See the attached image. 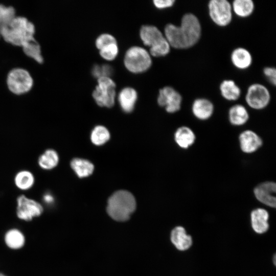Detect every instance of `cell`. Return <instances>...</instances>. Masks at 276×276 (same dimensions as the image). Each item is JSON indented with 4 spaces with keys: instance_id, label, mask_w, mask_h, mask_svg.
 <instances>
[{
    "instance_id": "obj_36",
    "label": "cell",
    "mask_w": 276,
    "mask_h": 276,
    "mask_svg": "<svg viewBox=\"0 0 276 276\" xmlns=\"http://www.w3.org/2000/svg\"><path fill=\"white\" fill-rule=\"evenodd\" d=\"M0 276H8V275L5 274L3 272H0Z\"/></svg>"
},
{
    "instance_id": "obj_26",
    "label": "cell",
    "mask_w": 276,
    "mask_h": 276,
    "mask_svg": "<svg viewBox=\"0 0 276 276\" xmlns=\"http://www.w3.org/2000/svg\"><path fill=\"white\" fill-rule=\"evenodd\" d=\"M35 178L33 174L27 170L19 171L14 177V183L17 188L21 190H28L34 184Z\"/></svg>"
},
{
    "instance_id": "obj_31",
    "label": "cell",
    "mask_w": 276,
    "mask_h": 276,
    "mask_svg": "<svg viewBox=\"0 0 276 276\" xmlns=\"http://www.w3.org/2000/svg\"><path fill=\"white\" fill-rule=\"evenodd\" d=\"M112 73V68L108 64L95 65L92 68V74L98 79L101 77H109Z\"/></svg>"
},
{
    "instance_id": "obj_30",
    "label": "cell",
    "mask_w": 276,
    "mask_h": 276,
    "mask_svg": "<svg viewBox=\"0 0 276 276\" xmlns=\"http://www.w3.org/2000/svg\"><path fill=\"white\" fill-rule=\"evenodd\" d=\"M100 50V54L104 59L112 60L117 56L118 48L117 43L108 44Z\"/></svg>"
},
{
    "instance_id": "obj_18",
    "label": "cell",
    "mask_w": 276,
    "mask_h": 276,
    "mask_svg": "<svg viewBox=\"0 0 276 276\" xmlns=\"http://www.w3.org/2000/svg\"><path fill=\"white\" fill-rule=\"evenodd\" d=\"M174 137L176 144L183 149L190 148L196 140V135L193 130L186 126L178 128L174 133Z\"/></svg>"
},
{
    "instance_id": "obj_7",
    "label": "cell",
    "mask_w": 276,
    "mask_h": 276,
    "mask_svg": "<svg viewBox=\"0 0 276 276\" xmlns=\"http://www.w3.org/2000/svg\"><path fill=\"white\" fill-rule=\"evenodd\" d=\"M43 211L39 202L24 195L18 196L16 199V216L20 221L30 222L41 216Z\"/></svg>"
},
{
    "instance_id": "obj_15",
    "label": "cell",
    "mask_w": 276,
    "mask_h": 276,
    "mask_svg": "<svg viewBox=\"0 0 276 276\" xmlns=\"http://www.w3.org/2000/svg\"><path fill=\"white\" fill-rule=\"evenodd\" d=\"M268 212L263 208H257L250 214L251 226L254 231L258 234L266 232L269 227L268 222Z\"/></svg>"
},
{
    "instance_id": "obj_16",
    "label": "cell",
    "mask_w": 276,
    "mask_h": 276,
    "mask_svg": "<svg viewBox=\"0 0 276 276\" xmlns=\"http://www.w3.org/2000/svg\"><path fill=\"white\" fill-rule=\"evenodd\" d=\"M6 246L10 249L17 250L22 248L26 242L24 233L19 229L13 227L7 230L4 236Z\"/></svg>"
},
{
    "instance_id": "obj_28",
    "label": "cell",
    "mask_w": 276,
    "mask_h": 276,
    "mask_svg": "<svg viewBox=\"0 0 276 276\" xmlns=\"http://www.w3.org/2000/svg\"><path fill=\"white\" fill-rule=\"evenodd\" d=\"M110 134L108 130L104 126H97L94 128L91 133L90 139L96 145H101L108 141Z\"/></svg>"
},
{
    "instance_id": "obj_22",
    "label": "cell",
    "mask_w": 276,
    "mask_h": 276,
    "mask_svg": "<svg viewBox=\"0 0 276 276\" xmlns=\"http://www.w3.org/2000/svg\"><path fill=\"white\" fill-rule=\"evenodd\" d=\"M220 94L225 100L229 101L237 100L240 97L241 91L240 87L232 80H224L219 86Z\"/></svg>"
},
{
    "instance_id": "obj_9",
    "label": "cell",
    "mask_w": 276,
    "mask_h": 276,
    "mask_svg": "<svg viewBox=\"0 0 276 276\" xmlns=\"http://www.w3.org/2000/svg\"><path fill=\"white\" fill-rule=\"evenodd\" d=\"M209 14L211 20L219 27H225L232 20L231 4L227 0H211L208 5Z\"/></svg>"
},
{
    "instance_id": "obj_14",
    "label": "cell",
    "mask_w": 276,
    "mask_h": 276,
    "mask_svg": "<svg viewBox=\"0 0 276 276\" xmlns=\"http://www.w3.org/2000/svg\"><path fill=\"white\" fill-rule=\"evenodd\" d=\"M192 112L194 117L198 120L204 121L210 119L214 111L213 103L205 98H197L192 105Z\"/></svg>"
},
{
    "instance_id": "obj_12",
    "label": "cell",
    "mask_w": 276,
    "mask_h": 276,
    "mask_svg": "<svg viewBox=\"0 0 276 276\" xmlns=\"http://www.w3.org/2000/svg\"><path fill=\"white\" fill-rule=\"evenodd\" d=\"M276 183L267 181L258 185L254 189L256 199L261 203L271 208L276 205Z\"/></svg>"
},
{
    "instance_id": "obj_37",
    "label": "cell",
    "mask_w": 276,
    "mask_h": 276,
    "mask_svg": "<svg viewBox=\"0 0 276 276\" xmlns=\"http://www.w3.org/2000/svg\"><path fill=\"white\" fill-rule=\"evenodd\" d=\"M273 262H274V264H275V256H274V258H273Z\"/></svg>"
},
{
    "instance_id": "obj_3",
    "label": "cell",
    "mask_w": 276,
    "mask_h": 276,
    "mask_svg": "<svg viewBox=\"0 0 276 276\" xmlns=\"http://www.w3.org/2000/svg\"><path fill=\"white\" fill-rule=\"evenodd\" d=\"M136 208L135 199L128 191L120 190L114 193L108 200L107 212L114 220H127Z\"/></svg>"
},
{
    "instance_id": "obj_10",
    "label": "cell",
    "mask_w": 276,
    "mask_h": 276,
    "mask_svg": "<svg viewBox=\"0 0 276 276\" xmlns=\"http://www.w3.org/2000/svg\"><path fill=\"white\" fill-rule=\"evenodd\" d=\"M270 99L268 89L260 83H254L249 85L245 98L248 106L255 110H261L266 107L270 103Z\"/></svg>"
},
{
    "instance_id": "obj_23",
    "label": "cell",
    "mask_w": 276,
    "mask_h": 276,
    "mask_svg": "<svg viewBox=\"0 0 276 276\" xmlns=\"http://www.w3.org/2000/svg\"><path fill=\"white\" fill-rule=\"evenodd\" d=\"M59 157L54 149H47L38 159L39 166L44 170H50L55 168L59 163Z\"/></svg>"
},
{
    "instance_id": "obj_6",
    "label": "cell",
    "mask_w": 276,
    "mask_h": 276,
    "mask_svg": "<svg viewBox=\"0 0 276 276\" xmlns=\"http://www.w3.org/2000/svg\"><path fill=\"white\" fill-rule=\"evenodd\" d=\"M124 64L130 72L138 73L145 72L151 65V59L147 51L140 47H132L126 52Z\"/></svg>"
},
{
    "instance_id": "obj_20",
    "label": "cell",
    "mask_w": 276,
    "mask_h": 276,
    "mask_svg": "<svg viewBox=\"0 0 276 276\" xmlns=\"http://www.w3.org/2000/svg\"><path fill=\"white\" fill-rule=\"evenodd\" d=\"M228 117L232 125L240 126L247 122L249 116L245 107L241 104H235L228 110Z\"/></svg>"
},
{
    "instance_id": "obj_25",
    "label": "cell",
    "mask_w": 276,
    "mask_h": 276,
    "mask_svg": "<svg viewBox=\"0 0 276 276\" xmlns=\"http://www.w3.org/2000/svg\"><path fill=\"white\" fill-rule=\"evenodd\" d=\"M71 166L77 175L80 178L91 175L94 171L93 164L87 160L75 158L72 160Z\"/></svg>"
},
{
    "instance_id": "obj_29",
    "label": "cell",
    "mask_w": 276,
    "mask_h": 276,
    "mask_svg": "<svg viewBox=\"0 0 276 276\" xmlns=\"http://www.w3.org/2000/svg\"><path fill=\"white\" fill-rule=\"evenodd\" d=\"M16 16V12L12 6H7L0 4V38L1 33Z\"/></svg>"
},
{
    "instance_id": "obj_13",
    "label": "cell",
    "mask_w": 276,
    "mask_h": 276,
    "mask_svg": "<svg viewBox=\"0 0 276 276\" xmlns=\"http://www.w3.org/2000/svg\"><path fill=\"white\" fill-rule=\"evenodd\" d=\"M239 142L241 151L246 154L256 152L263 145L262 139L259 134L249 129L240 133Z\"/></svg>"
},
{
    "instance_id": "obj_2",
    "label": "cell",
    "mask_w": 276,
    "mask_h": 276,
    "mask_svg": "<svg viewBox=\"0 0 276 276\" xmlns=\"http://www.w3.org/2000/svg\"><path fill=\"white\" fill-rule=\"evenodd\" d=\"M35 27L27 17L15 16L11 21L3 29L1 38L6 42L21 47L27 42L35 39Z\"/></svg>"
},
{
    "instance_id": "obj_33",
    "label": "cell",
    "mask_w": 276,
    "mask_h": 276,
    "mask_svg": "<svg viewBox=\"0 0 276 276\" xmlns=\"http://www.w3.org/2000/svg\"><path fill=\"white\" fill-rule=\"evenodd\" d=\"M263 73L268 81L274 86L276 84V70L273 67H265Z\"/></svg>"
},
{
    "instance_id": "obj_32",
    "label": "cell",
    "mask_w": 276,
    "mask_h": 276,
    "mask_svg": "<svg viewBox=\"0 0 276 276\" xmlns=\"http://www.w3.org/2000/svg\"><path fill=\"white\" fill-rule=\"evenodd\" d=\"M113 43H117L113 36L108 34H103L99 36L96 41L97 48L100 50L104 47Z\"/></svg>"
},
{
    "instance_id": "obj_1",
    "label": "cell",
    "mask_w": 276,
    "mask_h": 276,
    "mask_svg": "<svg viewBox=\"0 0 276 276\" xmlns=\"http://www.w3.org/2000/svg\"><path fill=\"white\" fill-rule=\"evenodd\" d=\"M165 37L170 46L177 49H187L195 45L201 35V26L197 17L188 13L183 15L179 26L167 25Z\"/></svg>"
},
{
    "instance_id": "obj_11",
    "label": "cell",
    "mask_w": 276,
    "mask_h": 276,
    "mask_svg": "<svg viewBox=\"0 0 276 276\" xmlns=\"http://www.w3.org/2000/svg\"><path fill=\"white\" fill-rule=\"evenodd\" d=\"M182 98L181 95L174 88L165 86L159 91L157 102L164 107L169 113H175L180 109Z\"/></svg>"
},
{
    "instance_id": "obj_5",
    "label": "cell",
    "mask_w": 276,
    "mask_h": 276,
    "mask_svg": "<svg viewBox=\"0 0 276 276\" xmlns=\"http://www.w3.org/2000/svg\"><path fill=\"white\" fill-rule=\"evenodd\" d=\"M6 84L8 89L12 94L21 95L31 90L34 80L28 70L22 67H15L8 73Z\"/></svg>"
},
{
    "instance_id": "obj_35",
    "label": "cell",
    "mask_w": 276,
    "mask_h": 276,
    "mask_svg": "<svg viewBox=\"0 0 276 276\" xmlns=\"http://www.w3.org/2000/svg\"><path fill=\"white\" fill-rule=\"evenodd\" d=\"M42 201L46 205L51 207L54 204L55 198L51 192H47L42 196Z\"/></svg>"
},
{
    "instance_id": "obj_21",
    "label": "cell",
    "mask_w": 276,
    "mask_h": 276,
    "mask_svg": "<svg viewBox=\"0 0 276 276\" xmlns=\"http://www.w3.org/2000/svg\"><path fill=\"white\" fill-rule=\"evenodd\" d=\"M136 91L132 88L126 87L119 94L118 100L122 110L126 112L132 111L137 100Z\"/></svg>"
},
{
    "instance_id": "obj_17",
    "label": "cell",
    "mask_w": 276,
    "mask_h": 276,
    "mask_svg": "<svg viewBox=\"0 0 276 276\" xmlns=\"http://www.w3.org/2000/svg\"><path fill=\"white\" fill-rule=\"evenodd\" d=\"M231 60L232 64L237 68L245 70L251 65L252 57L248 50L244 48L238 47L232 51Z\"/></svg>"
},
{
    "instance_id": "obj_19",
    "label": "cell",
    "mask_w": 276,
    "mask_h": 276,
    "mask_svg": "<svg viewBox=\"0 0 276 276\" xmlns=\"http://www.w3.org/2000/svg\"><path fill=\"white\" fill-rule=\"evenodd\" d=\"M171 240L175 247L181 251L189 249L192 244V237L182 226H176L171 232Z\"/></svg>"
},
{
    "instance_id": "obj_34",
    "label": "cell",
    "mask_w": 276,
    "mask_h": 276,
    "mask_svg": "<svg viewBox=\"0 0 276 276\" xmlns=\"http://www.w3.org/2000/svg\"><path fill=\"white\" fill-rule=\"evenodd\" d=\"M175 2V0H154L153 3L157 8L163 9L172 7Z\"/></svg>"
},
{
    "instance_id": "obj_27",
    "label": "cell",
    "mask_w": 276,
    "mask_h": 276,
    "mask_svg": "<svg viewBox=\"0 0 276 276\" xmlns=\"http://www.w3.org/2000/svg\"><path fill=\"white\" fill-rule=\"evenodd\" d=\"M24 53L38 63H42L43 58L41 46L35 39L30 41L21 47Z\"/></svg>"
},
{
    "instance_id": "obj_8",
    "label": "cell",
    "mask_w": 276,
    "mask_h": 276,
    "mask_svg": "<svg viewBox=\"0 0 276 276\" xmlns=\"http://www.w3.org/2000/svg\"><path fill=\"white\" fill-rule=\"evenodd\" d=\"M116 84L109 77L98 79V85L93 92V97L98 105L111 107L114 103Z\"/></svg>"
},
{
    "instance_id": "obj_4",
    "label": "cell",
    "mask_w": 276,
    "mask_h": 276,
    "mask_svg": "<svg viewBox=\"0 0 276 276\" xmlns=\"http://www.w3.org/2000/svg\"><path fill=\"white\" fill-rule=\"evenodd\" d=\"M140 37L144 44L150 47V52L153 56H164L170 52V44L156 27L143 26L140 30Z\"/></svg>"
},
{
    "instance_id": "obj_24",
    "label": "cell",
    "mask_w": 276,
    "mask_h": 276,
    "mask_svg": "<svg viewBox=\"0 0 276 276\" xmlns=\"http://www.w3.org/2000/svg\"><path fill=\"white\" fill-rule=\"evenodd\" d=\"M231 5L233 13L242 18L251 15L255 9V4L252 0H235Z\"/></svg>"
}]
</instances>
